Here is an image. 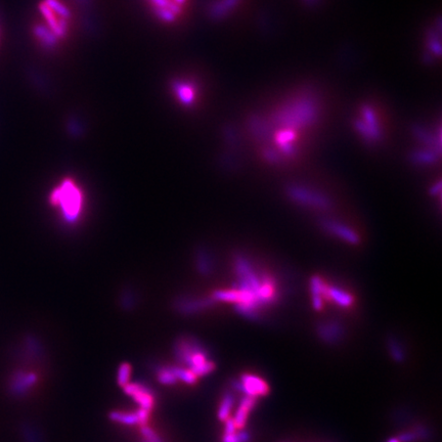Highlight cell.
Here are the masks:
<instances>
[{
  "label": "cell",
  "instance_id": "1",
  "mask_svg": "<svg viewBox=\"0 0 442 442\" xmlns=\"http://www.w3.org/2000/svg\"><path fill=\"white\" fill-rule=\"evenodd\" d=\"M236 270L239 284L236 289L218 291L214 299L236 304V309L250 319L258 317V309L270 304L275 292L272 283L255 273L252 265L245 258L239 257L236 261Z\"/></svg>",
  "mask_w": 442,
  "mask_h": 442
},
{
  "label": "cell",
  "instance_id": "19",
  "mask_svg": "<svg viewBox=\"0 0 442 442\" xmlns=\"http://www.w3.org/2000/svg\"><path fill=\"white\" fill-rule=\"evenodd\" d=\"M141 432L144 437V442H163L161 437L147 425L141 427Z\"/></svg>",
  "mask_w": 442,
  "mask_h": 442
},
{
  "label": "cell",
  "instance_id": "10",
  "mask_svg": "<svg viewBox=\"0 0 442 442\" xmlns=\"http://www.w3.org/2000/svg\"><path fill=\"white\" fill-rule=\"evenodd\" d=\"M325 286L320 278L313 277L311 281L312 304L316 309H320L322 306V297L325 296Z\"/></svg>",
  "mask_w": 442,
  "mask_h": 442
},
{
  "label": "cell",
  "instance_id": "7",
  "mask_svg": "<svg viewBox=\"0 0 442 442\" xmlns=\"http://www.w3.org/2000/svg\"><path fill=\"white\" fill-rule=\"evenodd\" d=\"M255 403H256V397L247 396V395L240 402V404L238 406V410L235 414V417H232V420H234L238 430L244 428V426L246 425L248 416H249L251 410L255 406Z\"/></svg>",
  "mask_w": 442,
  "mask_h": 442
},
{
  "label": "cell",
  "instance_id": "2",
  "mask_svg": "<svg viewBox=\"0 0 442 442\" xmlns=\"http://www.w3.org/2000/svg\"><path fill=\"white\" fill-rule=\"evenodd\" d=\"M50 203L56 207L65 222L74 223L83 211L82 190L73 179L66 178L51 192Z\"/></svg>",
  "mask_w": 442,
  "mask_h": 442
},
{
  "label": "cell",
  "instance_id": "13",
  "mask_svg": "<svg viewBox=\"0 0 442 442\" xmlns=\"http://www.w3.org/2000/svg\"><path fill=\"white\" fill-rule=\"evenodd\" d=\"M156 369V374H157V379L159 381V383H161L162 385H175V384L178 383L177 378L175 377V375L173 374V371L171 369V366H156L155 368Z\"/></svg>",
  "mask_w": 442,
  "mask_h": 442
},
{
  "label": "cell",
  "instance_id": "16",
  "mask_svg": "<svg viewBox=\"0 0 442 442\" xmlns=\"http://www.w3.org/2000/svg\"><path fill=\"white\" fill-rule=\"evenodd\" d=\"M171 369L173 371V374L175 375V377L177 378L178 382L181 381L185 384H188V385H194V384H196V382L197 380L196 376L188 368L171 366Z\"/></svg>",
  "mask_w": 442,
  "mask_h": 442
},
{
  "label": "cell",
  "instance_id": "9",
  "mask_svg": "<svg viewBox=\"0 0 442 442\" xmlns=\"http://www.w3.org/2000/svg\"><path fill=\"white\" fill-rule=\"evenodd\" d=\"M325 296H329L336 304H338L341 307L350 306L353 302V298L350 294H348L345 291L336 287L327 286V288H325Z\"/></svg>",
  "mask_w": 442,
  "mask_h": 442
},
{
  "label": "cell",
  "instance_id": "18",
  "mask_svg": "<svg viewBox=\"0 0 442 442\" xmlns=\"http://www.w3.org/2000/svg\"><path fill=\"white\" fill-rule=\"evenodd\" d=\"M435 153L431 152H417L412 156L413 160L418 164H429V163H433L436 160Z\"/></svg>",
  "mask_w": 442,
  "mask_h": 442
},
{
  "label": "cell",
  "instance_id": "14",
  "mask_svg": "<svg viewBox=\"0 0 442 442\" xmlns=\"http://www.w3.org/2000/svg\"><path fill=\"white\" fill-rule=\"evenodd\" d=\"M36 382H37V376L34 373H29V374L19 373L17 375V380L14 383L16 392H25L28 389H30Z\"/></svg>",
  "mask_w": 442,
  "mask_h": 442
},
{
  "label": "cell",
  "instance_id": "15",
  "mask_svg": "<svg viewBox=\"0 0 442 442\" xmlns=\"http://www.w3.org/2000/svg\"><path fill=\"white\" fill-rule=\"evenodd\" d=\"M109 418L113 422L127 425V426L138 425V417L135 413H125V412L114 411V412L110 413Z\"/></svg>",
  "mask_w": 442,
  "mask_h": 442
},
{
  "label": "cell",
  "instance_id": "21",
  "mask_svg": "<svg viewBox=\"0 0 442 442\" xmlns=\"http://www.w3.org/2000/svg\"><path fill=\"white\" fill-rule=\"evenodd\" d=\"M250 435L247 432H236L234 434H224L222 442H249Z\"/></svg>",
  "mask_w": 442,
  "mask_h": 442
},
{
  "label": "cell",
  "instance_id": "6",
  "mask_svg": "<svg viewBox=\"0 0 442 442\" xmlns=\"http://www.w3.org/2000/svg\"><path fill=\"white\" fill-rule=\"evenodd\" d=\"M323 227L330 231L334 236L342 239L349 244H357L359 241L358 236L351 229L344 224L335 222L332 220H325L322 223Z\"/></svg>",
  "mask_w": 442,
  "mask_h": 442
},
{
  "label": "cell",
  "instance_id": "3",
  "mask_svg": "<svg viewBox=\"0 0 442 442\" xmlns=\"http://www.w3.org/2000/svg\"><path fill=\"white\" fill-rule=\"evenodd\" d=\"M288 196L292 199L294 202L308 206L315 209H328L330 207L329 200L322 196L321 194L309 190L305 187H301V185H291L287 190Z\"/></svg>",
  "mask_w": 442,
  "mask_h": 442
},
{
  "label": "cell",
  "instance_id": "5",
  "mask_svg": "<svg viewBox=\"0 0 442 442\" xmlns=\"http://www.w3.org/2000/svg\"><path fill=\"white\" fill-rule=\"evenodd\" d=\"M236 390L245 393L247 396H252L257 398L258 396H263L270 392V387L267 384L259 377L253 375H243L240 382H234Z\"/></svg>",
  "mask_w": 442,
  "mask_h": 442
},
{
  "label": "cell",
  "instance_id": "12",
  "mask_svg": "<svg viewBox=\"0 0 442 442\" xmlns=\"http://www.w3.org/2000/svg\"><path fill=\"white\" fill-rule=\"evenodd\" d=\"M235 404V397L232 393L230 392H226L222 399H221V403L218 409V418L220 421H226L228 417H230V413L232 411V408H234Z\"/></svg>",
  "mask_w": 442,
  "mask_h": 442
},
{
  "label": "cell",
  "instance_id": "23",
  "mask_svg": "<svg viewBox=\"0 0 442 442\" xmlns=\"http://www.w3.org/2000/svg\"><path fill=\"white\" fill-rule=\"evenodd\" d=\"M387 442H400L399 441V439H396V438H392V439H389Z\"/></svg>",
  "mask_w": 442,
  "mask_h": 442
},
{
  "label": "cell",
  "instance_id": "22",
  "mask_svg": "<svg viewBox=\"0 0 442 442\" xmlns=\"http://www.w3.org/2000/svg\"><path fill=\"white\" fill-rule=\"evenodd\" d=\"M135 414H136V416H137V417H138V425H139V426L142 427V426L147 425L148 417H149V412H147V411H146V410H144V409L139 408V409L135 412Z\"/></svg>",
  "mask_w": 442,
  "mask_h": 442
},
{
  "label": "cell",
  "instance_id": "8",
  "mask_svg": "<svg viewBox=\"0 0 442 442\" xmlns=\"http://www.w3.org/2000/svg\"><path fill=\"white\" fill-rule=\"evenodd\" d=\"M319 335L325 342L335 343L342 337L343 329L337 322H325L319 327Z\"/></svg>",
  "mask_w": 442,
  "mask_h": 442
},
{
  "label": "cell",
  "instance_id": "20",
  "mask_svg": "<svg viewBox=\"0 0 442 442\" xmlns=\"http://www.w3.org/2000/svg\"><path fill=\"white\" fill-rule=\"evenodd\" d=\"M389 350L395 360H397V362H402L404 358V353L401 349L400 344L396 340L391 339L389 341Z\"/></svg>",
  "mask_w": 442,
  "mask_h": 442
},
{
  "label": "cell",
  "instance_id": "11",
  "mask_svg": "<svg viewBox=\"0 0 442 442\" xmlns=\"http://www.w3.org/2000/svg\"><path fill=\"white\" fill-rule=\"evenodd\" d=\"M174 92L183 104H191L195 99V90L192 85L185 82H177L174 85Z\"/></svg>",
  "mask_w": 442,
  "mask_h": 442
},
{
  "label": "cell",
  "instance_id": "17",
  "mask_svg": "<svg viewBox=\"0 0 442 442\" xmlns=\"http://www.w3.org/2000/svg\"><path fill=\"white\" fill-rule=\"evenodd\" d=\"M132 375V368L129 364L123 363L120 365L118 371H117V383L121 387H124L130 382Z\"/></svg>",
  "mask_w": 442,
  "mask_h": 442
},
{
  "label": "cell",
  "instance_id": "4",
  "mask_svg": "<svg viewBox=\"0 0 442 442\" xmlns=\"http://www.w3.org/2000/svg\"><path fill=\"white\" fill-rule=\"evenodd\" d=\"M123 391L128 396H130L135 403L139 405V408L150 412L155 406V394L154 391L148 386L144 385L138 382H129L125 385Z\"/></svg>",
  "mask_w": 442,
  "mask_h": 442
}]
</instances>
